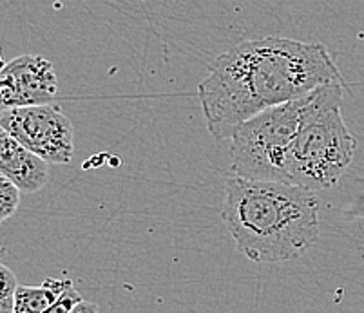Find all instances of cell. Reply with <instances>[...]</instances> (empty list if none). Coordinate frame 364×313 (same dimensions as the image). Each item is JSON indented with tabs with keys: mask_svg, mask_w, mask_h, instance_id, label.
Listing matches in <instances>:
<instances>
[{
	"mask_svg": "<svg viewBox=\"0 0 364 313\" xmlns=\"http://www.w3.org/2000/svg\"><path fill=\"white\" fill-rule=\"evenodd\" d=\"M344 89V82H330L303 98L299 128L287 158L290 185L328 190L352 165L357 141L341 113Z\"/></svg>",
	"mask_w": 364,
	"mask_h": 313,
	"instance_id": "3",
	"label": "cell"
},
{
	"mask_svg": "<svg viewBox=\"0 0 364 313\" xmlns=\"http://www.w3.org/2000/svg\"><path fill=\"white\" fill-rule=\"evenodd\" d=\"M0 125L48 163L68 165L75 154L73 123L55 104L29 105L4 111Z\"/></svg>",
	"mask_w": 364,
	"mask_h": 313,
	"instance_id": "5",
	"label": "cell"
},
{
	"mask_svg": "<svg viewBox=\"0 0 364 313\" xmlns=\"http://www.w3.org/2000/svg\"><path fill=\"white\" fill-rule=\"evenodd\" d=\"M56 94L58 78L55 67L38 55H22L0 71V113L51 104Z\"/></svg>",
	"mask_w": 364,
	"mask_h": 313,
	"instance_id": "6",
	"label": "cell"
},
{
	"mask_svg": "<svg viewBox=\"0 0 364 313\" xmlns=\"http://www.w3.org/2000/svg\"><path fill=\"white\" fill-rule=\"evenodd\" d=\"M330 82L344 80L326 45L263 36L221 53L198 85V97L208 133L230 140L243 121Z\"/></svg>",
	"mask_w": 364,
	"mask_h": 313,
	"instance_id": "1",
	"label": "cell"
},
{
	"mask_svg": "<svg viewBox=\"0 0 364 313\" xmlns=\"http://www.w3.org/2000/svg\"><path fill=\"white\" fill-rule=\"evenodd\" d=\"M73 286L69 279H46L41 286H18L15 292V313H44L56 299Z\"/></svg>",
	"mask_w": 364,
	"mask_h": 313,
	"instance_id": "8",
	"label": "cell"
},
{
	"mask_svg": "<svg viewBox=\"0 0 364 313\" xmlns=\"http://www.w3.org/2000/svg\"><path fill=\"white\" fill-rule=\"evenodd\" d=\"M80 301L82 295L78 293V290H76L75 286H71V288H69L64 295H60V297L56 299L44 313H71V309Z\"/></svg>",
	"mask_w": 364,
	"mask_h": 313,
	"instance_id": "10",
	"label": "cell"
},
{
	"mask_svg": "<svg viewBox=\"0 0 364 313\" xmlns=\"http://www.w3.org/2000/svg\"><path fill=\"white\" fill-rule=\"evenodd\" d=\"M0 174L11 180L22 192L35 194L49 181L48 161L28 150L0 125Z\"/></svg>",
	"mask_w": 364,
	"mask_h": 313,
	"instance_id": "7",
	"label": "cell"
},
{
	"mask_svg": "<svg viewBox=\"0 0 364 313\" xmlns=\"http://www.w3.org/2000/svg\"><path fill=\"white\" fill-rule=\"evenodd\" d=\"M4 62H2V57H0V71H2V67H4Z\"/></svg>",
	"mask_w": 364,
	"mask_h": 313,
	"instance_id": "14",
	"label": "cell"
},
{
	"mask_svg": "<svg viewBox=\"0 0 364 313\" xmlns=\"http://www.w3.org/2000/svg\"><path fill=\"white\" fill-rule=\"evenodd\" d=\"M0 313H15V297L0 301Z\"/></svg>",
	"mask_w": 364,
	"mask_h": 313,
	"instance_id": "13",
	"label": "cell"
},
{
	"mask_svg": "<svg viewBox=\"0 0 364 313\" xmlns=\"http://www.w3.org/2000/svg\"><path fill=\"white\" fill-rule=\"evenodd\" d=\"M71 313H100V312H98L97 302L85 301V299H82V301L71 309Z\"/></svg>",
	"mask_w": 364,
	"mask_h": 313,
	"instance_id": "12",
	"label": "cell"
},
{
	"mask_svg": "<svg viewBox=\"0 0 364 313\" xmlns=\"http://www.w3.org/2000/svg\"><path fill=\"white\" fill-rule=\"evenodd\" d=\"M0 116H2V113H0Z\"/></svg>",
	"mask_w": 364,
	"mask_h": 313,
	"instance_id": "15",
	"label": "cell"
},
{
	"mask_svg": "<svg viewBox=\"0 0 364 313\" xmlns=\"http://www.w3.org/2000/svg\"><path fill=\"white\" fill-rule=\"evenodd\" d=\"M21 192L22 190L11 180L0 174V223L15 216L21 205Z\"/></svg>",
	"mask_w": 364,
	"mask_h": 313,
	"instance_id": "9",
	"label": "cell"
},
{
	"mask_svg": "<svg viewBox=\"0 0 364 313\" xmlns=\"http://www.w3.org/2000/svg\"><path fill=\"white\" fill-rule=\"evenodd\" d=\"M317 192L290 183L225 181L221 219L237 252L254 263L299 259L316 245L321 232Z\"/></svg>",
	"mask_w": 364,
	"mask_h": 313,
	"instance_id": "2",
	"label": "cell"
},
{
	"mask_svg": "<svg viewBox=\"0 0 364 313\" xmlns=\"http://www.w3.org/2000/svg\"><path fill=\"white\" fill-rule=\"evenodd\" d=\"M18 286L21 285L16 281V275L13 273V270H9L8 266L0 263V301L15 297V292Z\"/></svg>",
	"mask_w": 364,
	"mask_h": 313,
	"instance_id": "11",
	"label": "cell"
},
{
	"mask_svg": "<svg viewBox=\"0 0 364 313\" xmlns=\"http://www.w3.org/2000/svg\"><path fill=\"white\" fill-rule=\"evenodd\" d=\"M303 98L276 105L243 121L230 138L234 176L289 183L287 158L299 128Z\"/></svg>",
	"mask_w": 364,
	"mask_h": 313,
	"instance_id": "4",
	"label": "cell"
}]
</instances>
